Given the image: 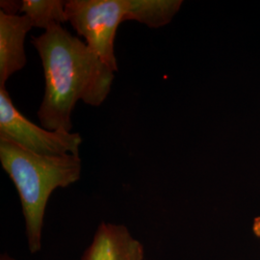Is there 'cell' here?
<instances>
[{
	"instance_id": "obj_1",
	"label": "cell",
	"mask_w": 260,
	"mask_h": 260,
	"mask_svg": "<svg viewBox=\"0 0 260 260\" xmlns=\"http://www.w3.org/2000/svg\"><path fill=\"white\" fill-rule=\"evenodd\" d=\"M45 75V94L38 111L42 127L73 129L72 113L78 101L100 106L111 91L114 72L80 39L62 24L31 38Z\"/></svg>"
},
{
	"instance_id": "obj_2",
	"label": "cell",
	"mask_w": 260,
	"mask_h": 260,
	"mask_svg": "<svg viewBox=\"0 0 260 260\" xmlns=\"http://www.w3.org/2000/svg\"><path fill=\"white\" fill-rule=\"evenodd\" d=\"M0 161L19 193L25 219L29 251L42 247V233L48 199L57 188L75 183L81 176L82 162L77 155L44 156L0 138Z\"/></svg>"
},
{
	"instance_id": "obj_3",
	"label": "cell",
	"mask_w": 260,
	"mask_h": 260,
	"mask_svg": "<svg viewBox=\"0 0 260 260\" xmlns=\"http://www.w3.org/2000/svg\"><path fill=\"white\" fill-rule=\"evenodd\" d=\"M67 21L93 53L112 71L118 72L114 43L122 21H136L135 0H68Z\"/></svg>"
},
{
	"instance_id": "obj_4",
	"label": "cell",
	"mask_w": 260,
	"mask_h": 260,
	"mask_svg": "<svg viewBox=\"0 0 260 260\" xmlns=\"http://www.w3.org/2000/svg\"><path fill=\"white\" fill-rule=\"evenodd\" d=\"M0 138L44 156H79L82 137L78 133L40 127L16 108L5 87H0Z\"/></svg>"
},
{
	"instance_id": "obj_5",
	"label": "cell",
	"mask_w": 260,
	"mask_h": 260,
	"mask_svg": "<svg viewBox=\"0 0 260 260\" xmlns=\"http://www.w3.org/2000/svg\"><path fill=\"white\" fill-rule=\"evenodd\" d=\"M81 260H144V247L126 226L103 222Z\"/></svg>"
},
{
	"instance_id": "obj_6",
	"label": "cell",
	"mask_w": 260,
	"mask_h": 260,
	"mask_svg": "<svg viewBox=\"0 0 260 260\" xmlns=\"http://www.w3.org/2000/svg\"><path fill=\"white\" fill-rule=\"evenodd\" d=\"M33 25L24 15L10 16L0 11V87L27 62L24 41Z\"/></svg>"
},
{
	"instance_id": "obj_7",
	"label": "cell",
	"mask_w": 260,
	"mask_h": 260,
	"mask_svg": "<svg viewBox=\"0 0 260 260\" xmlns=\"http://www.w3.org/2000/svg\"><path fill=\"white\" fill-rule=\"evenodd\" d=\"M65 5L62 0H23L20 13L30 19L33 27L46 31L67 21Z\"/></svg>"
},
{
	"instance_id": "obj_8",
	"label": "cell",
	"mask_w": 260,
	"mask_h": 260,
	"mask_svg": "<svg viewBox=\"0 0 260 260\" xmlns=\"http://www.w3.org/2000/svg\"><path fill=\"white\" fill-rule=\"evenodd\" d=\"M1 11L10 16H17L20 13L22 7V1L15 0H1L0 1Z\"/></svg>"
},
{
	"instance_id": "obj_9",
	"label": "cell",
	"mask_w": 260,
	"mask_h": 260,
	"mask_svg": "<svg viewBox=\"0 0 260 260\" xmlns=\"http://www.w3.org/2000/svg\"><path fill=\"white\" fill-rule=\"evenodd\" d=\"M253 233L260 237V217H257L254 219V223H253Z\"/></svg>"
},
{
	"instance_id": "obj_10",
	"label": "cell",
	"mask_w": 260,
	"mask_h": 260,
	"mask_svg": "<svg viewBox=\"0 0 260 260\" xmlns=\"http://www.w3.org/2000/svg\"><path fill=\"white\" fill-rule=\"evenodd\" d=\"M1 260H15L13 259V258H11L9 256H7V255H2L1 256Z\"/></svg>"
}]
</instances>
